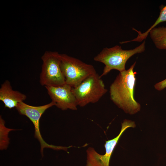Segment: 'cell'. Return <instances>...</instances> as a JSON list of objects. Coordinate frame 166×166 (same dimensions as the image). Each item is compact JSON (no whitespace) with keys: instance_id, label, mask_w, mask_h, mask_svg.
<instances>
[{"instance_id":"obj_1","label":"cell","mask_w":166,"mask_h":166,"mask_svg":"<svg viewBox=\"0 0 166 166\" xmlns=\"http://www.w3.org/2000/svg\"><path fill=\"white\" fill-rule=\"evenodd\" d=\"M135 62L128 69L120 72L109 88L110 98L113 103L125 113L135 114L140 110V104L134 97L136 83L134 72Z\"/></svg>"},{"instance_id":"obj_2","label":"cell","mask_w":166,"mask_h":166,"mask_svg":"<svg viewBox=\"0 0 166 166\" xmlns=\"http://www.w3.org/2000/svg\"><path fill=\"white\" fill-rule=\"evenodd\" d=\"M145 44L144 41L137 47L130 50L123 49L118 45L109 48H104L94 58L95 61L105 65L100 77L106 75L113 69L117 70L119 72L125 70L127 61L134 54L144 52L145 50Z\"/></svg>"},{"instance_id":"obj_3","label":"cell","mask_w":166,"mask_h":166,"mask_svg":"<svg viewBox=\"0 0 166 166\" xmlns=\"http://www.w3.org/2000/svg\"><path fill=\"white\" fill-rule=\"evenodd\" d=\"M60 67L65 84L75 87L97 73L92 65L65 54H60Z\"/></svg>"},{"instance_id":"obj_4","label":"cell","mask_w":166,"mask_h":166,"mask_svg":"<svg viewBox=\"0 0 166 166\" xmlns=\"http://www.w3.org/2000/svg\"><path fill=\"white\" fill-rule=\"evenodd\" d=\"M72 90L78 106L80 107L97 102L108 91L97 73L87 77L76 87L72 88Z\"/></svg>"},{"instance_id":"obj_5","label":"cell","mask_w":166,"mask_h":166,"mask_svg":"<svg viewBox=\"0 0 166 166\" xmlns=\"http://www.w3.org/2000/svg\"><path fill=\"white\" fill-rule=\"evenodd\" d=\"M42 61L39 82L42 86H58L65 84L60 67V54L46 51L42 57Z\"/></svg>"},{"instance_id":"obj_6","label":"cell","mask_w":166,"mask_h":166,"mask_svg":"<svg viewBox=\"0 0 166 166\" xmlns=\"http://www.w3.org/2000/svg\"><path fill=\"white\" fill-rule=\"evenodd\" d=\"M54 105L55 106V104L52 101L47 104L39 106L30 105L22 102L18 103L15 108L20 114L26 116L33 123L35 129L34 136L40 142L41 152L42 155L43 154V149L45 148L65 151H66L68 148V147L48 144L44 140L41 134L39 129L40 119L47 109Z\"/></svg>"},{"instance_id":"obj_7","label":"cell","mask_w":166,"mask_h":166,"mask_svg":"<svg viewBox=\"0 0 166 166\" xmlns=\"http://www.w3.org/2000/svg\"><path fill=\"white\" fill-rule=\"evenodd\" d=\"M134 122L125 119L121 124V128L118 135L113 139L107 141L105 144V154H100L92 147H89L86 151L87 161L86 166H109L111 155L122 134L129 128H134Z\"/></svg>"},{"instance_id":"obj_8","label":"cell","mask_w":166,"mask_h":166,"mask_svg":"<svg viewBox=\"0 0 166 166\" xmlns=\"http://www.w3.org/2000/svg\"><path fill=\"white\" fill-rule=\"evenodd\" d=\"M45 87L52 101L58 108L62 110L77 109L78 105L73 87L66 84L58 86Z\"/></svg>"},{"instance_id":"obj_9","label":"cell","mask_w":166,"mask_h":166,"mask_svg":"<svg viewBox=\"0 0 166 166\" xmlns=\"http://www.w3.org/2000/svg\"><path fill=\"white\" fill-rule=\"evenodd\" d=\"M25 94L13 89L9 81L6 80L1 85L0 88V100L4 103L5 107L10 109L16 108L18 104L26 100Z\"/></svg>"},{"instance_id":"obj_10","label":"cell","mask_w":166,"mask_h":166,"mask_svg":"<svg viewBox=\"0 0 166 166\" xmlns=\"http://www.w3.org/2000/svg\"><path fill=\"white\" fill-rule=\"evenodd\" d=\"M149 34L157 48L166 49V26L156 27L150 31Z\"/></svg>"},{"instance_id":"obj_11","label":"cell","mask_w":166,"mask_h":166,"mask_svg":"<svg viewBox=\"0 0 166 166\" xmlns=\"http://www.w3.org/2000/svg\"><path fill=\"white\" fill-rule=\"evenodd\" d=\"M16 130L8 128L5 126V121L2 116L0 117V149L6 150L9 144L10 139L8 137L10 132Z\"/></svg>"},{"instance_id":"obj_12","label":"cell","mask_w":166,"mask_h":166,"mask_svg":"<svg viewBox=\"0 0 166 166\" xmlns=\"http://www.w3.org/2000/svg\"><path fill=\"white\" fill-rule=\"evenodd\" d=\"M166 22V5L164 6L161 9L160 15L154 23L145 32H139L138 37L140 41L145 39L150 31L160 23Z\"/></svg>"},{"instance_id":"obj_13","label":"cell","mask_w":166,"mask_h":166,"mask_svg":"<svg viewBox=\"0 0 166 166\" xmlns=\"http://www.w3.org/2000/svg\"><path fill=\"white\" fill-rule=\"evenodd\" d=\"M155 88L158 91H161L166 88V78L156 83L154 86Z\"/></svg>"}]
</instances>
